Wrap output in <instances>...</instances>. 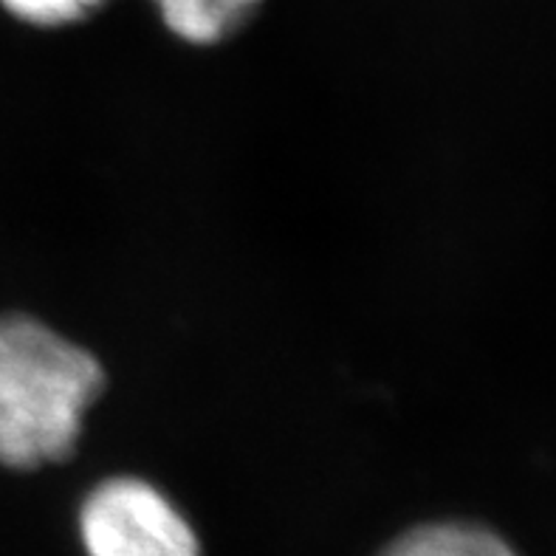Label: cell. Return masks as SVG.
<instances>
[{
	"mask_svg": "<svg viewBox=\"0 0 556 556\" xmlns=\"http://www.w3.org/2000/svg\"><path fill=\"white\" fill-rule=\"evenodd\" d=\"M105 370L40 319L0 317V464L37 469L77 450L85 409L105 390Z\"/></svg>",
	"mask_w": 556,
	"mask_h": 556,
	"instance_id": "obj_1",
	"label": "cell"
},
{
	"mask_svg": "<svg viewBox=\"0 0 556 556\" xmlns=\"http://www.w3.org/2000/svg\"><path fill=\"white\" fill-rule=\"evenodd\" d=\"M85 556H201L195 529L167 494L139 478H111L79 506Z\"/></svg>",
	"mask_w": 556,
	"mask_h": 556,
	"instance_id": "obj_2",
	"label": "cell"
},
{
	"mask_svg": "<svg viewBox=\"0 0 556 556\" xmlns=\"http://www.w3.org/2000/svg\"><path fill=\"white\" fill-rule=\"evenodd\" d=\"M379 556H522L501 531L472 520H435L413 526L384 545Z\"/></svg>",
	"mask_w": 556,
	"mask_h": 556,
	"instance_id": "obj_3",
	"label": "cell"
},
{
	"mask_svg": "<svg viewBox=\"0 0 556 556\" xmlns=\"http://www.w3.org/2000/svg\"><path fill=\"white\" fill-rule=\"evenodd\" d=\"M173 35L210 46L238 31L261 0H153Z\"/></svg>",
	"mask_w": 556,
	"mask_h": 556,
	"instance_id": "obj_4",
	"label": "cell"
},
{
	"mask_svg": "<svg viewBox=\"0 0 556 556\" xmlns=\"http://www.w3.org/2000/svg\"><path fill=\"white\" fill-rule=\"evenodd\" d=\"M14 17L35 26H63L83 21L102 0H0Z\"/></svg>",
	"mask_w": 556,
	"mask_h": 556,
	"instance_id": "obj_5",
	"label": "cell"
}]
</instances>
